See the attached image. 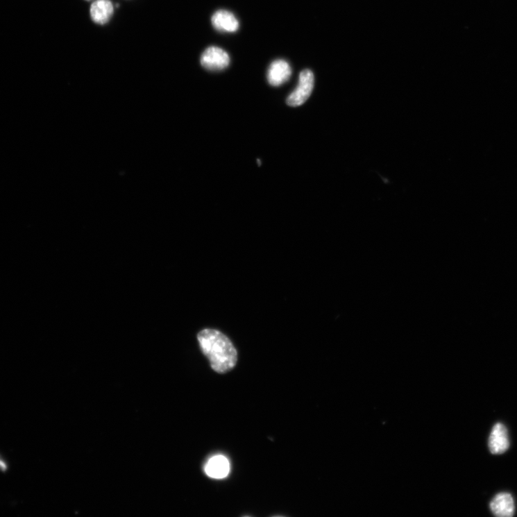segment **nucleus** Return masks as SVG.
I'll list each match as a JSON object with an SVG mask.
<instances>
[{
	"mask_svg": "<svg viewBox=\"0 0 517 517\" xmlns=\"http://www.w3.org/2000/svg\"><path fill=\"white\" fill-rule=\"evenodd\" d=\"M203 354L209 359L212 368L225 374L235 368L237 351L230 339L214 329H204L198 334Z\"/></svg>",
	"mask_w": 517,
	"mask_h": 517,
	"instance_id": "1",
	"label": "nucleus"
},
{
	"mask_svg": "<svg viewBox=\"0 0 517 517\" xmlns=\"http://www.w3.org/2000/svg\"><path fill=\"white\" fill-rule=\"evenodd\" d=\"M314 80V75L312 71H303L300 74L298 87L287 99V105L294 108L302 105L312 94Z\"/></svg>",
	"mask_w": 517,
	"mask_h": 517,
	"instance_id": "2",
	"label": "nucleus"
},
{
	"mask_svg": "<svg viewBox=\"0 0 517 517\" xmlns=\"http://www.w3.org/2000/svg\"><path fill=\"white\" fill-rule=\"evenodd\" d=\"M230 57L224 50L216 46L206 49L201 57V65L206 70L222 71L230 66Z\"/></svg>",
	"mask_w": 517,
	"mask_h": 517,
	"instance_id": "3",
	"label": "nucleus"
},
{
	"mask_svg": "<svg viewBox=\"0 0 517 517\" xmlns=\"http://www.w3.org/2000/svg\"><path fill=\"white\" fill-rule=\"evenodd\" d=\"M508 430L502 423L495 424L489 439V448L492 454H502L509 448Z\"/></svg>",
	"mask_w": 517,
	"mask_h": 517,
	"instance_id": "4",
	"label": "nucleus"
},
{
	"mask_svg": "<svg viewBox=\"0 0 517 517\" xmlns=\"http://www.w3.org/2000/svg\"><path fill=\"white\" fill-rule=\"evenodd\" d=\"M292 75L291 66L285 60L273 62L267 72L269 84L273 87H280L287 82Z\"/></svg>",
	"mask_w": 517,
	"mask_h": 517,
	"instance_id": "5",
	"label": "nucleus"
},
{
	"mask_svg": "<svg viewBox=\"0 0 517 517\" xmlns=\"http://www.w3.org/2000/svg\"><path fill=\"white\" fill-rule=\"evenodd\" d=\"M90 12L94 24L103 26L110 22L115 12V6L111 0H94Z\"/></svg>",
	"mask_w": 517,
	"mask_h": 517,
	"instance_id": "6",
	"label": "nucleus"
},
{
	"mask_svg": "<svg viewBox=\"0 0 517 517\" xmlns=\"http://www.w3.org/2000/svg\"><path fill=\"white\" fill-rule=\"evenodd\" d=\"M490 509L496 516H512L515 511L512 495L509 493H500L496 495L490 503Z\"/></svg>",
	"mask_w": 517,
	"mask_h": 517,
	"instance_id": "7",
	"label": "nucleus"
},
{
	"mask_svg": "<svg viewBox=\"0 0 517 517\" xmlns=\"http://www.w3.org/2000/svg\"><path fill=\"white\" fill-rule=\"evenodd\" d=\"M212 23L214 28L221 32L235 33L239 28V23L235 15L224 10H219L214 14Z\"/></svg>",
	"mask_w": 517,
	"mask_h": 517,
	"instance_id": "8",
	"label": "nucleus"
},
{
	"mask_svg": "<svg viewBox=\"0 0 517 517\" xmlns=\"http://www.w3.org/2000/svg\"><path fill=\"white\" fill-rule=\"evenodd\" d=\"M230 471V464L225 457L216 456L209 460L205 466V472L212 479L226 478Z\"/></svg>",
	"mask_w": 517,
	"mask_h": 517,
	"instance_id": "9",
	"label": "nucleus"
},
{
	"mask_svg": "<svg viewBox=\"0 0 517 517\" xmlns=\"http://www.w3.org/2000/svg\"><path fill=\"white\" fill-rule=\"evenodd\" d=\"M7 465L3 462V461H0V470L5 471L6 470Z\"/></svg>",
	"mask_w": 517,
	"mask_h": 517,
	"instance_id": "10",
	"label": "nucleus"
},
{
	"mask_svg": "<svg viewBox=\"0 0 517 517\" xmlns=\"http://www.w3.org/2000/svg\"><path fill=\"white\" fill-rule=\"evenodd\" d=\"M257 162H258V164H259L260 165L261 164V162H260V160H257Z\"/></svg>",
	"mask_w": 517,
	"mask_h": 517,
	"instance_id": "11",
	"label": "nucleus"
},
{
	"mask_svg": "<svg viewBox=\"0 0 517 517\" xmlns=\"http://www.w3.org/2000/svg\"><path fill=\"white\" fill-rule=\"evenodd\" d=\"M87 1H92V0H87Z\"/></svg>",
	"mask_w": 517,
	"mask_h": 517,
	"instance_id": "12",
	"label": "nucleus"
}]
</instances>
